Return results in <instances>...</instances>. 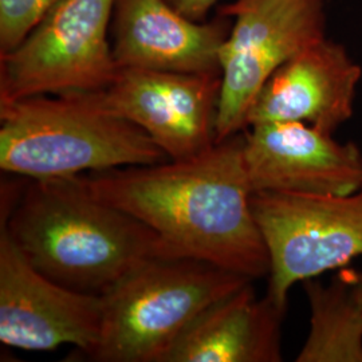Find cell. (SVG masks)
Returning a JSON list of instances; mask_svg holds the SVG:
<instances>
[{"instance_id": "7", "label": "cell", "mask_w": 362, "mask_h": 362, "mask_svg": "<svg viewBox=\"0 0 362 362\" xmlns=\"http://www.w3.org/2000/svg\"><path fill=\"white\" fill-rule=\"evenodd\" d=\"M251 206L270 254L267 296L284 309L296 284L362 255V187L345 196L252 192Z\"/></svg>"}, {"instance_id": "16", "label": "cell", "mask_w": 362, "mask_h": 362, "mask_svg": "<svg viewBox=\"0 0 362 362\" xmlns=\"http://www.w3.org/2000/svg\"><path fill=\"white\" fill-rule=\"evenodd\" d=\"M167 1L184 16L196 22H204L207 18L208 11L219 0H167Z\"/></svg>"}, {"instance_id": "6", "label": "cell", "mask_w": 362, "mask_h": 362, "mask_svg": "<svg viewBox=\"0 0 362 362\" xmlns=\"http://www.w3.org/2000/svg\"><path fill=\"white\" fill-rule=\"evenodd\" d=\"M233 18L220 49L216 143L247 129V115L272 73L326 37L324 0H235L218 7Z\"/></svg>"}, {"instance_id": "9", "label": "cell", "mask_w": 362, "mask_h": 362, "mask_svg": "<svg viewBox=\"0 0 362 362\" xmlns=\"http://www.w3.org/2000/svg\"><path fill=\"white\" fill-rule=\"evenodd\" d=\"M220 73L119 67L101 90L107 106L143 129L169 157L187 160L216 144Z\"/></svg>"}, {"instance_id": "15", "label": "cell", "mask_w": 362, "mask_h": 362, "mask_svg": "<svg viewBox=\"0 0 362 362\" xmlns=\"http://www.w3.org/2000/svg\"><path fill=\"white\" fill-rule=\"evenodd\" d=\"M61 0H0V55L18 47Z\"/></svg>"}, {"instance_id": "13", "label": "cell", "mask_w": 362, "mask_h": 362, "mask_svg": "<svg viewBox=\"0 0 362 362\" xmlns=\"http://www.w3.org/2000/svg\"><path fill=\"white\" fill-rule=\"evenodd\" d=\"M252 282L203 311L161 362L282 361L286 309L257 297Z\"/></svg>"}, {"instance_id": "5", "label": "cell", "mask_w": 362, "mask_h": 362, "mask_svg": "<svg viewBox=\"0 0 362 362\" xmlns=\"http://www.w3.org/2000/svg\"><path fill=\"white\" fill-rule=\"evenodd\" d=\"M115 0H61L13 50L0 55V104L106 89L116 78Z\"/></svg>"}, {"instance_id": "2", "label": "cell", "mask_w": 362, "mask_h": 362, "mask_svg": "<svg viewBox=\"0 0 362 362\" xmlns=\"http://www.w3.org/2000/svg\"><path fill=\"white\" fill-rule=\"evenodd\" d=\"M1 230L30 263L71 290L103 296L145 262L172 257L158 235L128 212L67 179H27L3 194Z\"/></svg>"}, {"instance_id": "1", "label": "cell", "mask_w": 362, "mask_h": 362, "mask_svg": "<svg viewBox=\"0 0 362 362\" xmlns=\"http://www.w3.org/2000/svg\"><path fill=\"white\" fill-rule=\"evenodd\" d=\"M243 132L192 158L90 172L78 180L97 199L143 221L172 257L263 278L272 263L251 206Z\"/></svg>"}, {"instance_id": "3", "label": "cell", "mask_w": 362, "mask_h": 362, "mask_svg": "<svg viewBox=\"0 0 362 362\" xmlns=\"http://www.w3.org/2000/svg\"><path fill=\"white\" fill-rule=\"evenodd\" d=\"M101 90L27 97L0 104V168L34 180L168 161Z\"/></svg>"}, {"instance_id": "11", "label": "cell", "mask_w": 362, "mask_h": 362, "mask_svg": "<svg viewBox=\"0 0 362 362\" xmlns=\"http://www.w3.org/2000/svg\"><path fill=\"white\" fill-rule=\"evenodd\" d=\"M233 18L196 22L167 0H115L110 43L118 67L220 73L219 54Z\"/></svg>"}, {"instance_id": "4", "label": "cell", "mask_w": 362, "mask_h": 362, "mask_svg": "<svg viewBox=\"0 0 362 362\" xmlns=\"http://www.w3.org/2000/svg\"><path fill=\"white\" fill-rule=\"evenodd\" d=\"M251 281L206 260L151 259L103 294L98 342L77 360L161 362L203 311Z\"/></svg>"}, {"instance_id": "8", "label": "cell", "mask_w": 362, "mask_h": 362, "mask_svg": "<svg viewBox=\"0 0 362 362\" xmlns=\"http://www.w3.org/2000/svg\"><path fill=\"white\" fill-rule=\"evenodd\" d=\"M103 296L59 285L37 270L0 230V341L15 349L47 351L71 345L79 356L98 342Z\"/></svg>"}, {"instance_id": "10", "label": "cell", "mask_w": 362, "mask_h": 362, "mask_svg": "<svg viewBox=\"0 0 362 362\" xmlns=\"http://www.w3.org/2000/svg\"><path fill=\"white\" fill-rule=\"evenodd\" d=\"M252 192L345 196L362 187V151L305 122L272 121L243 132Z\"/></svg>"}, {"instance_id": "12", "label": "cell", "mask_w": 362, "mask_h": 362, "mask_svg": "<svg viewBox=\"0 0 362 362\" xmlns=\"http://www.w3.org/2000/svg\"><path fill=\"white\" fill-rule=\"evenodd\" d=\"M362 67L346 47L325 38L276 69L247 115V128L262 122L298 121L333 134L354 113Z\"/></svg>"}, {"instance_id": "17", "label": "cell", "mask_w": 362, "mask_h": 362, "mask_svg": "<svg viewBox=\"0 0 362 362\" xmlns=\"http://www.w3.org/2000/svg\"><path fill=\"white\" fill-rule=\"evenodd\" d=\"M353 294L362 310V272H348Z\"/></svg>"}, {"instance_id": "14", "label": "cell", "mask_w": 362, "mask_h": 362, "mask_svg": "<svg viewBox=\"0 0 362 362\" xmlns=\"http://www.w3.org/2000/svg\"><path fill=\"white\" fill-rule=\"evenodd\" d=\"M311 309V327L298 362H362V310L348 272L329 286L302 282Z\"/></svg>"}]
</instances>
